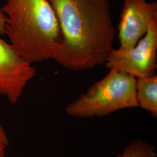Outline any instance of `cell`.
Segmentation results:
<instances>
[{
	"instance_id": "1",
	"label": "cell",
	"mask_w": 157,
	"mask_h": 157,
	"mask_svg": "<svg viewBox=\"0 0 157 157\" xmlns=\"http://www.w3.org/2000/svg\"><path fill=\"white\" fill-rule=\"evenodd\" d=\"M48 1L62 33L54 60L72 71L104 65L117 35L109 0Z\"/></svg>"
},
{
	"instance_id": "2",
	"label": "cell",
	"mask_w": 157,
	"mask_h": 157,
	"mask_svg": "<svg viewBox=\"0 0 157 157\" xmlns=\"http://www.w3.org/2000/svg\"><path fill=\"white\" fill-rule=\"evenodd\" d=\"M4 34L17 52L33 63L54 59L60 48L59 23L48 0H6Z\"/></svg>"
},
{
	"instance_id": "3",
	"label": "cell",
	"mask_w": 157,
	"mask_h": 157,
	"mask_svg": "<svg viewBox=\"0 0 157 157\" xmlns=\"http://www.w3.org/2000/svg\"><path fill=\"white\" fill-rule=\"evenodd\" d=\"M136 80L124 72L109 69L107 75L92 84L85 94L69 103L65 112L76 118H90L139 107Z\"/></svg>"
},
{
	"instance_id": "4",
	"label": "cell",
	"mask_w": 157,
	"mask_h": 157,
	"mask_svg": "<svg viewBox=\"0 0 157 157\" xmlns=\"http://www.w3.org/2000/svg\"><path fill=\"white\" fill-rule=\"evenodd\" d=\"M157 56V19L154 20L138 43L131 49H113L105 66L123 71L136 78L155 75Z\"/></svg>"
},
{
	"instance_id": "5",
	"label": "cell",
	"mask_w": 157,
	"mask_h": 157,
	"mask_svg": "<svg viewBox=\"0 0 157 157\" xmlns=\"http://www.w3.org/2000/svg\"><path fill=\"white\" fill-rule=\"evenodd\" d=\"M0 36V95L16 104L29 82L36 75L32 63L21 56Z\"/></svg>"
},
{
	"instance_id": "6",
	"label": "cell",
	"mask_w": 157,
	"mask_h": 157,
	"mask_svg": "<svg viewBox=\"0 0 157 157\" xmlns=\"http://www.w3.org/2000/svg\"><path fill=\"white\" fill-rule=\"evenodd\" d=\"M157 19V2L124 0L118 25L119 48H132L146 33L150 24Z\"/></svg>"
},
{
	"instance_id": "7",
	"label": "cell",
	"mask_w": 157,
	"mask_h": 157,
	"mask_svg": "<svg viewBox=\"0 0 157 157\" xmlns=\"http://www.w3.org/2000/svg\"><path fill=\"white\" fill-rule=\"evenodd\" d=\"M136 95L139 107L157 117V76L136 78Z\"/></svg>"
},
{
	"instance_id": "8",
	"label": "cell",
	"mask_w": 157,
	"mask_h": 157,
	"mask_svg": "<svg viewBox=\"0 0 157 157\" xmlns=\"http://www.w3.org/2000/svg\"><path fill=\"white\" fill-rule=\"evenodd\" d=\"M155 148L150 144L141 140H135L118 157H154L156 155Z\"/></svg>"
},
{
	"instance_id": "9",
	"label": "cell",
	"mask_w": 157,
	"mask_h": 157,
	"mask_svg": "<svg viewBox=\"0 0 157 157\" xmlns=\"http://www.w3.org/2000/svg\"><path fill=\"white\" fill-rule=\"evenodd\" d=\"M9 145V140L5 129L0 124V157H5L6 149Z\"/></svg>"
},
{
	"instance_id": "10",
	"label": "cell",
	"mask_w": 157,
	"mask_h": 157,
	"mask_svg": "<svg viewBox=\"0 0 157 157\" xmlns=\"http://www.w3.org/2000/svg\"><path fill=\"white\" fill-rule=\"evenodd\" d=\"M6 17L0 7V36L4 34V26H5Z\"/></svg>"
}]
</instances>
